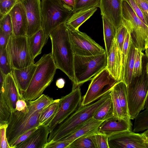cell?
I'll return each instance as SVG.
<instances>
[{
	"mask_svg": "<svg viewBox=\"0 0 148 148\" xmlns=\"http://www.w3.org/2000/svg\"><path fill=\"white\" fill-rule=\"evenodd\" d=\"M54 100L42 94L34 100L26 101L27 106L24 110L12 112L6 130L7 140L10 146L22 134L40 126L39 119L41 112Z\"/></svg>",
	"mask_w": 148,
	"mask_h": 148,
	"instance_id": "cell-1",
	"label": "cell"
},
{
	"mask_svg": "<svg viewBox=\"0 0 148 148\" xmlns=\"http://www.w3.org/2000/svg\"><path fill=\"white\" fill-rule=\"evenodd\" d=\"M49 37L51 40V55L57 69L64 73L71 81L73 87L75 84L74 72V54L65 23L52 30Z\"/></svg>",
	"mask_w": 148,
	"mask_h": 148,
	"instance_id": "cell-2",
	"label": "cell"
},
{
	"mask_svg": "<svg viewBox=\"0 0 148 148\" xmlns=\"http://www.w3.org/2000/svg\"><path fill=\"white\" fill-rule=\"evenodd\" d=\"M111 90L95 102L85 106L81 105L76 111L58 125L49 133L48 143L62 138L93 118L96 112L110 96Z\"/></svg>",
	"mask_w": 148,
	"mask_h": 148,
	"instance_id": "cell-3",
	"label": "cell"
},
{
	"mask_svg": "<svg viewBox=\"0 0 148 148\" xmlns=\"http://www.w3.org/2000/svg\"><path fill=\"white\" fill-rule=\"evenodd\" d=\"M37 67L27 90L22 93L26 101L34 100L52 82L57 69L51 53L45 54L36 63Z\"/></svg>",
	"mask_w": 148,
	"mask_h": 148,
	"instance_id": "cell-4",
	"label": "cell"
},
{
	"mask_svg": "<svg viewBox=\"0 0 148 148\" xmlns=\"http://www.w3.org/2000/svg\"><path fill=\"white\" fill-rule=\"evenodd\" d=\"M148 59L145 55L143 58L142 71L138 77H133L127 86V98L128 113L130 119L133 120L144 106L148 92V73L147 64Z\"/></svg>",
	"mask_w": 148,
	"mask_h": 148,
	"instance_id": "cell-5",
	"label": "cell"
},
{
	"mask_svg": "<svg viewBox=\"0 0 148 148\" xmlns=\"http://www.w3.org/2000/svg\"><path fill=\"white\" fill-rule=\"evenodd\" d=\"M106 52L85 56L74 55V72L75 84L72 89L80 86L106 68Z\"/></svg>",
	"mask_w": 148,
	"mask_h": 148,
	"instance_id": "cell-6",
	"label": "cell"
},
{
	"mask_svg": "<svg viewBox=\"0 0 148 148\" xmlns=\"http://www.w3.org/2000/svg\"><path fill=\"white\" fill-rule=\"evenodd\" d=\"M41 9L42 29L47 39L51 32L65 23L73 13L61 0H42Z\"/></svg>",
	"mask_w": 148,
	"mask_h": 148,
	"instance_id": "cell-7",
	"label": "cell"
},
{
	"mask_svg": "<svg viewBox=\"0 0 148 148\" xmlns=\"http://www.w3.org/2000/svg\"><path fill=\"white\" fill-rule=\"evenodd\" d=\"M122 23L130 33L135 47L142 51L145 50V41L148 35V25L135 13L125 1L122 0Z\"/></svg>",
	"mask_w": 148,
	"mask_h": 148,
	"instance_id": "cell-8",
	"label": "cell"
},
{
	"mask_svg": "<svg viewBox=\"0 0 148 148\" xmlns=\"http://www.w3.org/2000/svg\"><path fill=\"white\" fill-rule=\"evenodd\" d=\"M8 58L12 68L21 69L34 63L29 48L28 38L17 36L13 34L6 47Z\"/></svg>",
	"mask_w": 148,
	"mask_h": 148,
	"instance_id": "cell-9",
	"label": "cell"
},
{
	"mask_svg": "<svg viewBox=\"0 0 148 148\" xmlns=\"http://www.w3.org/2000/svg\"><path fill=\"white\" fill-rule=\"evenodd\" d=\"M119 82L105 68L91 79L88 90L82 98L81 105H86L99 99L110 91Z\"/></svg>",
	"mask_w": 148,
	"mask_h": 148,
	"instance_id": "cell-10",
	"label": "cell"
},
{
	"mask_svg": "<svg viewBox=\"0 0 148 148\" xmlns=\"http://www.w3.org/2000/svg\"><path fill=\"white\" fill-rule=\"evenodd\" d=\"M82 97L79 86L72 89L60 99L59 108L55 116L48 125L51 133L60 124L76 111L82 104Z\"/></svg>",
	"mask_w": 148,
	"mask_h": 148,
	"instance_id": "cell-11",
	"label": "cell"
},
{
	"mask_svg": "<svg viewBox=\"0 0 148 148\" xmlns=\"http://www.w3.org/2000/svg\"><path fill=\"white\" fill-rule=\"evenodd\" d=\"M74 55L89 56L102 54L106 50L86 34L68 27Z\"/></svg>",
	"mask_w": 148,
	"mask_h": 148,
	"instance_id": "cell-12",
	"label": "cell"
},
{
	"mask_svg": "<svg viewBox=\"0 0 148 148\" xmlns=\"http://www.w3.org/2000/svg\"><path fill=\"white\" fill-rule=\"evenodd\" d=\"M109 148H148L142 134L128 130L108 137Z\"/></svg>",
	"mask_w": 148,
	"mask_h": 148,
	"instance_id": "cell-13",
	"label": "cell"
},
{
	"mask_svg": "<svg viewBox=\"0 0 148 148\" xmlns=\"http://www.w3.org/2000/svg\"><path fill=\"white\" fill-rule=\"evenodd\" d=\"M25 8L27 19L26 36L29 37L42 29L40 0H18Z\"/></svg>",
	"mask_w": 148,
	"mask_h": 148,
	"instance_id": "cell-14",
	"label": "cell"
},
{
	"mask_svg": "<svg viewBox=\"0 0 148 148\" xmlns=\"http://www.w3.org/2000/svg\"><path fill=\"white\" fill-rule=\"evenodd\" d=\"M0 93L12 112L16 110L18 100L24 99L12 72L5 76L3 86L0 88Z\"/></svg>",
	"mask_w": 148,
	"mask_h": 148,
	"instance_id": "cell-15",
	"label": "cell"
},
{
	"mask_svg": "<svg viewBox=\"0 0 148 148\" xmlns=\"http://www.w3.org/2000/svg\"><path fill=\"white\" fill-rule=\"evenodd\" d=\"M101 14L117 29L122 23V0H100Z\"/></svg>",
	"mask_w": 148,
	"mask_h": 148,
	"instance_id": "cell-16",
	"label": "cell"
},
{
	"mask_svg": "<svg viewBox=\"0 0 148 148\" xmlns=\"http://www.w3.org/2000/svg\"><path fill=\"white\" fill-rule=\"evenodd\" d=\"M12 20L13 34L17 36H26L27 19L22 3L18 1L9 12Z\"/></svg>",
	"mask_w": 148,
	"mask_h": 148,
	"instance_id": "cell-17",
	"label": "cell"
},
{
	"mask_svg": "<svg viewBox=\"0 0 148 148\" xmlns=\"http://www.w3.org/2000/svg\"><path fill=\"white\" fill-rule=\"evenodd\" d=\"M132 124L114 116L104 121L97 131L108 137L121 132L132 130Z\"/></svg>",
	"mask_w": 148,
	"mask_h": 148,
	"instance_id": "cell-18",
	"label": "cell"
},
{
	"mask_svg": "<svg viewBox=\"0 0 148 148\" xmlns=\"http://www.w3.org/2000/svg\"><path fill=\"white\" fill-rule=\"evenodd\" d=\"M111 75L116 80H121V52L115 39L109 55L107 56L106 68Z\"/></svg>",
	"mask_w": 148,
	"mask_h": 148,
	"instance_id": "cell-19",
	"label": "cell"
},
{
	"mask_svg": "<svg viewBox=\"0 0 148 148\" xmlns=\"http://www.w3.org/2000/svg\"><path fill=\"white\" fill-rule=\"evenodd\" d=\"M49 133L48 126L40 125L28 139L16 148H44L48 143V137Z\"/></svg>",
	"mask_w": 148,
	"mask_h": 148,
	"instance_id": "cell-20",
	"label": "cell"
},
{
	"mask_svg": "<svg viewBox=\"0 0 148 148\" xmlns=\"http://www.w3.org/2000/svg\"><path fill=\"white\" fill-rule=\"evenodd\" d=\"M103 121L96 120L93 117L73 132L58 140L66 141L71 144L80 137L90 134L97 131Z\"/></svg>",
	"mask_w": 148,
	"mask_h": 148,
	"instance_id": "cell-21",
	"label": "cell"
},
{
	"mask_svg": "<svg viewBox=\"0 0 148 148\" xmlns=\"http://www.w3.org/2000/svg\"><path fill=\"white\" fill-rule=\"evenodd\" d=\"M36 67V63L21 69H12V73L22 95L27 89Z\"/></svg>",
	"mask_w": 148,
	"mask_h": 148,
	"instance_id": "cell-22",
	"label": "cell"
},
{
	"mask_svg": "<svg viewBox=\"0 0 148 148\" xmlns=\"http://www.w3.org/2000/svg\"><path fill=\"white\" fill-rule=\"evenodd\" d=\"M97 10V7H94L73 13L65 22L66 26L69 28L79 30L81 25L91 16Z\"/></svg>",
	"mask_w": 148,
	"mask_h": 148,
	"instance_id": "cell-23",
	"label": "cell"
},
{
	"mask_svg": "<svg viewBox=\"0 0 148 148\" xmlns=\"http://www.w3.org/2000/svg\"><path fill=\"white\" fill-rule=\"evenodd\" d=\"M30 53L34 59L41 53L42 50L48 40L41 29L31 36L27 37Z\"/></svg>",
	"mask_w": 148,
	"mask_h": 148,
	"instance_id": "cell-24",
	"label": "cell"
},
{
	"mask_svg": "<svg viewBox=\"0 0 148 148\" xmlns=\"http://www.w3.org/2000/svg\"><path fill=\"white\" fill-rule=\"evenodd\" d=\"M104 40L107 56L109 54L115 39L117 29L105 17L102 16Z\"/></svg>",
	"mask_w": 148,
	"mask_h": 148,
	"instance_id": "cell-25",
	"label": "cell"
},
{
	"mask_svg": "<svg viewBox=\"0 0 148 148\" xmlns=\"http://www.w3.org/2000/svg\"><path fill=\"white\" fill-rule=\"evenodd\" d=\"M113 88L116 90L124 116L129 123H132L129 117L127 98V86L123 81L116 84Z\"/></svg>",
	"mask_w": 148,
	"mask_h": 148,
	"instance_id": "cell-26",
	"label": "cell"
},
{
	"mask_svg": "<svg viewBox=\"0 0 148 148\" xmlns=\"http://www.w3.org/2000/svg\"><path fill=\"white\" fill-rule=\"evenodd\" d=\"M136 48L132 41L125 68L123 79L122 81L127 86L131 82L133 78V71Z\"/></svg>",
	"mask_w": 148,
	"mask_h": 148,
	"instance_id": "cell-27",
	"label": "cell"
},
{
	"mask_svg": "<svg viewBox=\"0 0 148 148\" xmlns=\"http://www.w3.org/2000/svg\"><path fill=\"white\" fill-rule=\"evenodd\" d=\"M60 99L54 101L45 109L41 112L39 119L40 126H48L55 116L58 110Z\"/></svg>",
	"mask_w": 148,
	"mask_h": 148,
	"instance_id": "cell-28",
	"label": "cell"
},
{
	"mask_svg": "<svg viewBox=\"0 0 148 148\" xmlns=\"http://www.w3.org/2000/svg\"><path fill=\"white\" fill-rule=\"evenodd\" d=\"M114 116L112 102L110 96L94 115L93 118L100 121H104Z\"/></svg>",
	"mask_w": 148,
	"mask_h": 148,
	"instance_id": "cell-29",
	"label": "cell"
},
{
	"mask_svg": "<svg viewBox=\"0 0 148 148\" xmlns=\"http://www.w3.org/2000/svg\"><path fill=\"white\" fill-rule=\"evenodd\" d=\"M134 119L133 132H137L148 129V108L140 112Z\"/></svg>",
	"mask_w": 148,
	"mask_h": 148,
	"instance_id": "cell-30",
	"label": "cell"
},
{
	"mask_svg": "<svg viewBox=\"0 0 148 148\" xmlns=\"http://www.w3.org/2000/svg\"><path fill=\"white\" fill-rule=\"evenodd\" d=\"M91 134L78 138L71 143L67 148H95L91 138Z\"/></svg>",
	"mask_w": 148,
	"mask_h": 148,
	"instance_id": "cell-31",
	"label": "cell"
},
{
	"mask_svg": "<svg viewBox=\"0 0 148 148\" xmlns=\"http://www.w3.org/2000/svg\"><path fill=\"white\" fill-rule=\"evenodd\" d=\"M110 94L113 103L114 116L118 118L124 119L129 122L126 120L124 116L117 93L113 87L111 89Z\"/></svg>",
	"mask_w": 148,
	"mask_h": 148,
	"instance_id": "cell-32",
	"label": "cell"
},
{
	"mask_svg": "<svg viewBox=\"0 0 148 148\" xmlns=\"http://www.w3.org/2000/svg\"><path fill=\"white\" fill-rule=\"evenodd\" d=\"M0 96V125H2L8 124L12 112L2 95Z\"/></svg>",
	"mask_w": 148,
	"mask_h": 148,
	"instance_id": "cell-33",
	"label": "cell"
},
{
	"mask_svg": "<svg viewBox=\"0 0 148 148\" xmlns=\"http://www.w3.org/2000/svg\"><path fill=\"white\" fill-rule=\"evenodd\" d=\"M132 40L129 32L128 31L121 52L122 71L121 80L123 79L125 64L127 60L129 49Z\"/></svg>",
	"mask_w": 148,
	"mask_h": 148,
	"instance_id": "cell-34",
	"label": "cell"
},
{
	"mask_svg": "<svg viewBox=\"0 0 148 148\" xmlns=\"http://www.w3.org/2000/svg\"><path fill=\"white\" fill-rule=\"evenodd\" d=\"M12 69L8 60L6 49H0V71L6 76L11 73Z\"/></svg>",
	"mask_w": 148,
	"mask_h": 148,
	"instance_id": "cell-35",
	"label": "cell"
},
{
	"mask_svg": "<svg viewBox=\"0 0 148 148\" xmlns=\"http://www.w3.org/2000/svg\"><path fill=\"white\" fill-rule=\"evenodd\" d=\"M91 138L95 148H109L108 144V137L97 131L90 134Z\"/></svg>",
	"mask_w": 148,
	"mask_h": 148,
	"instance_id": "cell-36",
	"label": "cell"
},
{
	"mask_svg": "<svg viewBox=\"0 0 148 148\" xmlns=\"http://www.w3.org/2000/svg\"><path fill=\"white\" fill-rule=\"evenodd\" d=\"M100 0H75L73 13L80 10L99 7Z\"/></svg>",
	"mask_w": 148,
	"mask_h": 148,
	"instance_id": "cell-37",
	"label": "cell"
},
{
	"mask_svg": "<svg viewBox=\"0 0 148 148\" xmlns=\"http://www.w3.org/2000/svg\"><path fill=\"white\" fill-rule=\"evenodd\" d=\"M144 55L141 50L136 48L133 77L139 76L141 73L143 67V58Z\"/></svg>",
	"mask_w": 148,
	"mask_h": 148,
	"instance_id": "cell-38",
	"label": "cell"
},
{
	"mask_svg": "<svg viewBox=\"0 0 148 148\" xmlns=\"http://www.w3.org/2000/svg\"><path fill=\"white\" fill-rule=\"evenodd\" d=\"M0 29L10 37L13 34L12 24L9 13L0 19Z\"/></svg>",
	"mask_w": 148,
	"mask_h": 148,
	"instance_id": "cell-39",
	"label": "cell"
},
{
	"mask_svg": "<svg viewBox=\"0 0 148 148\" xmlns=\"http://www.w3.org/2000/svg\"><path fill=\"white\" fill-rule=\"evenodd\" d=\"M18 0H0V19L9 13Z\"/></svg>",
	"mask_w": 148,
	"mask_h": 148,
	"instance_id": "cell-40",
	"label": "cell"
},
{
	"mask_svg": "<svg viewBox=\"0 0 148 148\" xmlns=\"http://www.w3.org/2000/svg\"><path fill=\"white\" fill-rule=\"evenodd\" d=\"M128 32L127 28L123 23L116 30L115 38L121 52L122 51L125 40Z\"/></svg>",
	"mask_w": 148,
	"mask_h": 148,
	"instance_id": "cell-41",
	"label": "cell"
},
{
	"mask_svg": "<svg viewBox=\"0 0 148 148\" xmlns=\"http://www.w3.org/2000/svg\"><path fill=\"white\" fill-rule=\"evenodd\" d=\"M127 1L133 10L141 20L145 24L148 25V22L146 20L144 14L135 0H123Z\"/></svg>",
	"mask_w": 148,
	"mask_h": 148,
	"instance_id": "cell-42",
	"label": "cell"
},
{
	"mask_svg": "<svg viewBox=\"0 0 148 148\" xmlns=\"http://www.w3.org/2000/svg\"><path fill=\"white\" fill-rule=\"evenodd\" d=\"M38 127L33 128L19 137L10 146L11 148H16L19 144L26 141L37 130Z\"/></svg>",
	"mask_w": 148,
	"mask_h": 148,
	"instance_id": "cell-43",
	"label": "cell"
},
{
	"mask_svg": "<svg viewBox=\"0 0 148 148\" xmlns=\"http://www.w3.org/2000/svg\"><path fill=\"white\" fill-rule=\"evenodd\" d=\"M8 124L0 125V148H11L8 144L6 136Z\"/></svg>",
	"mask_w": 148,
	"mask_h": 148,
	"instance_id": "cell-44",
	"label": "cell"
},
{
	"mask_svg": "<svg viewBox=\"0 0 148 148\" xmlns=\"http://www.w3.org/2000/svg\"><path fill=\"white\" fill-rule=\"evenodd\" d=\"M70 144L66 141L57 140L47 143L44 148H67Z\"/></svg>",
	"mask_w": 148,
	"mask_h": 148,
	"instance_id": "cell-45",
	"label": "cell"
},
{
	"mask_svg": "<svg viewBox=\"0 0 148 148\" xmlns=\"http://www.w3.org/2000/svg\"><path fill=\"white\" fill-rule=\"evenodd\" d=\"M141 8L147 21L148 22V5L146 0H135Z\"/></svg>",
	"mask_w": 148,
	"mask_h": 148,
	"instance_id": "cell-46",
	"label": "cell"
},
{
	"mask_svg": "<svg viewBox=\"0 0 148 148\" xmlns=\"http://www.w3.org/2000/svg\"><path fill=\"white\" fill-rule=\"evenodd\" d=\"M10 37L0 29V49H6Z\"/></svg>",
	"mask_w": 148,
	"mask_h": 148,
	"instance_id": "cell-47",
	"label": "cell"
},
{
	"mask_svg": "<svg viewBox=\"0 0 148 148\" xmlns=\"http://www.w3.org/2000/svg\"><path fill=\"white\" fill-rule=\"evenodd\" d=\"M27 106V102L24 99H18L16 103V110L23 111L26 108Z\"/></svg>",
	"mask_w": 148,
	"mask_h": 148,
	"instance_id": "cell-48",
	"label": "cell"
},
{
	"mask_svg": "<svg viewBox=\"0 0 148 148\" xmlns=\"http://www.w3.org/2000/svg\"><path fill=\"white\" fill-rule=\"evenodd\" d=\"M64 4L71 8L73 10L75 3V0H61Z\"/></svg>",
	"mask_w": 148,
	"mask_h": 148,
	"instance_id": "cell-49",
	"label": "cell"
},
{
	"mask_svg": "<svg viewBox=\"0 0 148 148\" xmlns=\"http://www.w3.org/2000/svg\"><path fill=\"white\" fill-rule=\"evenodd\" d=\"M65 84V81L62 78H60L58 79L56 82V86L60 88H63L64 87Z\"/></svg>",
	"mask_w": 148,
	"mask_h": 148,
	"instance_id": "cell-50",
	"label": "cell"
},
{
	"mask_svg": "<svg viewBox=\"0 0 148 148\" xmlns=\"http://www.w3.org/2000/svg\"><path fill=\"white\" fill-rule=\"evenodd\" d=\"M144 136L145 137L146 141V142L148 145V129L142 133Z\"/></svg>",
	"mask_w": 148,
	"mask_h": 148,
	"instance_id": "cell-51",
	"label": "cell"
},
{
	"mask_svg": "<svg viewBox=\"0 0 148 148\" xmlns=\"http://www.w3.org/2000/svg\"><path fill=\"white\" fill-rule=\"evenodd\" d=\"M148 108V92L144 106V110Z\"/></svg>",
	"mask_w": 148,
	"mask_h": 148,
	"instance_id": "cell-52",
	"label": "cell"
},
{
	"mask_svg": "<svg viewBox=\"0 0 148 148\" xmlns=\"http://www.w3.org/2000/svg\"><path fill=\"white\" fill-rule=\"evenodd\" d=\"M145 49L148 47V35L145 41Z\"/></svg>",
	"mask_w": 148,
	"mask_h": 148,
	"instance_id": "cell-53",
	"label": "cell"
},
{
	"mask_svg": "<svg viewBox=\"0 0 148 148\" xmlns=\"http://www.w3.org/2000/svg\"><path fill=\"white\" fill-rule=\"evenodd\" d=\"M145 55L147 59H148V47L145 49Z\"/></svg>",
	"mask_w": 148,
	"mask_h": 148,
	"instance_id": "cell-54",
	"label": "cell"
},
{
	"mask_svg": "<svg viewBox=\"0 0 148 148\" xmlns=\"http://www.w3.org/2000/svg\"><path fill=\"white\" fill-rule=\"evenodd\" d=\"M147 72L148 73V61L147 62Z\"/></svg>",
	"mask_w": 148,
	"mask_h": 148,
	"instance_id": "cell-55",
	"label": "cell"
},
{
	"mask_svg": "<svg viewBox=\"0 0 148 148\" xmlns=\"http://www.w3.org/2000/svg\"><path fill=\"white\" fill-rule=\"evenodd\" d=\"M146 0V2H147V4L148 5V0Z\"/></svg>",
	"mask_w": 148,
	"mask_h": 148,
	"instance_id": "cell-56",
	"label": "cell"
},
{
	"mask_svg": "<svg viewBox=\"0 0 148 148\" xmlns=\"http://www.w3.org/2000/svg\"><path fill=\"white\" fill-rule=\"evenodd\" d=\"M147 14H148V11L147 12Z\"/></svg>",
	"mask_w": 148,
	"mask_h": 148,
	"instance_id": "cell-57",
	"label": "cell"
}]
</instances>
